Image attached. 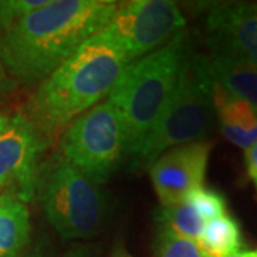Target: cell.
<instances>
[{
	"label": "cell",
	"instance_id": "obj_23",
	"mask_svg": "<svg viewBox=\"0 0 257 257\" xmlns=\"http://www.w3.org/2000/svg\"><path fill=\"white\" fill-rule=\"evenodd\" d=\"M10 123V117H8L6 114H3V113H0V133L2 132H5V128L9 126Z\"/></svg>",
	"mask_w": 257,
	"mask_h": 257
},
{
	"label": "cell",
	"instance_id": "obj_24",
	"mask_svg": "<svg viewBox=\"0 0 257 257\" xmlns=\"http://www.w3.org/2000/svg\"><path fill=\"white\" fill-rule=\"evenodd\" d=\"M227 257H251V251L240 250V251H236V253H233V254H230Z\"/></svg>",
	"mask_w": 257,
	"mask_h": 257
},
{
	"label": "cell",
	"instance_id": "obj_7",
	"mask_svg": "<svg viewBox=\"0 0 257 257\" xmlns=\"http://www.w3.org/2000/svg\"><path fill=\"white\" fill-rule=\"evenodd\" d=\"M184 26L186 19L175 2L135 0L119 6L104 30L132 63L165 46Z\"/></svg>",
	"mask_w": 257,
	"mask_h": 257
},
{
	"label": "cell",
	"instance_id": "obj_1",
	"mask_svg": "<svg viewBox=\"0 0 257 257\" xmlns=\"http://www.w3.org/2000/svg\"><path fill=\"white\" fill-rule=\"evenodd\" d=\"M119 8L113 0H49L0 35V63L25 84H39L90 37Z\"/></svg>",
	"mask_w": 257,
	"mask_h": 257
},
{
	"label": "cell",
	"instance_id": "obj_3",
	"mask_svg": "<svg viewBox=\"0 0 257 257\" xmlns=\"http://www.w3.org/2000/svg\"><path fill=\"white\" fill-rule=\"evenodd\" d=\"M187 47L182 30L165 46L128 63L109 93L124 138V156L135 162L165 110L175 89Z\"/></svg>",
	"mask_w": 257,
	"mask_h": 257
},
{
	"label": "cell",
	"instance_id": "obj_12",
	"mask_svg": "<svg viewBox=\"0 0 257 257\" xmlns=\"http://www.w3.org/2000/svg\"><path fill=\"white\" fill-rule=\"evenodd\" d=\"M207 63L213 80L226 92L248 103L257 111V66L236 57L210 53Z\"/></svg>",
	"mask_w": 257,
	"mask_h": 257
},
{
	"label": "cell",
	"instance_id": "obj_18",
	"mask_svg": "<svg viewBox=\"0 0 257 257\" xmlns=\"http://www.w3.org/2000/svg\"><path fill=\"white\" fill-rule=\"evenodd\" d=\"M49 0H3L0 2V30H6L29 13L46 6Z\"/></svg>",
	"mask_w": 257,
	"mask_h": 257
},
{
	"label": "cell",
	"instance_id": "obj_9",
	"mask_svg": "<svg viewBox=\"0 0 257 257\" xmlns=\"http://www.w3.org/2000/svg\"><path fill=\"white\" fill-rule=\"evenodd\" d=\"M210 152V142H194L166 150L149 166L160 206L180 202L194 187L203 186Z\"/></svg>",
	"mask_w": 257,
	"mask_h": 257
},
{
	"label": "cell",
	"instance_id": "obj_8",
	"mask_svg": "<svg viewBox=\"0 0 257 257\" xmlns=\"http://www.w3.org/2000/svg\"><path fill=\"white\" fill-rule=\"evenodd\" d=\"M47 143L28 116L12 117L0 133V190L15 193L25 203L32 202L36 196L39 159Z\"/></svg>",
	"mask_w": 257,
	"mask_h": 257
},
{
	"label": "cell",
	"instance_id": "obj_28",
	"mask_svg": "<svg viewBox=\"0 0 257 257\" xmlns=\"http://www.w3.org/2000/svg\"><path fill=\"white\" fill-rule=\"evenodd\" d=\"M254 5H256V8H257V2H256V3H254Z\"/></svg>",
	"mask_w": 257,
	"mask_h": 257
},
{
	"label": "cell",
	"instance_id": "obj_20",
	"mask_svg": "<svg viewBox=\"0 0 257 257\" xmlns=\"http://www.w3.org/2000/svg\"><path fill=\"white\" fill-rule=\"evenodd\" d=\"M246 166H247L248 176L253 179L257 176V140L251 146L246 149V155H244Z\"/></svg>",
	"mask_w": 257,
	"mask_h": 257
},
{
	"label": "cell",
	"instance_id": "obj_25",
	"mask_svg": "<svg viewBox=\"0 0 257 257\" xmlns=\"http://www.w3.org/2000/svg\"><path fill=\"white\" fill-rule=\"evenodd\" d=\"M3 74H5V70H3V66L0 63V82H2V79H3Z\"/></svg>",
	"mask_w": 257,
	"mask_h": 257
},
{
	"label": "cell",
	"instance_id": "obj_6",
	"mask_svg": "<svg viewBox=\"0 0 257 257\" xmlns=\"http://www.w3.org/2000/svg\"><path fill=\"white\" fill-rule=\"evenodd\" d=\"M60 153L94 183H106L124 157L120 119L110 101H100L64 128Z\"/></svg>",
	"mask_w": 257,
	"mask_h": 257
},
{
	"label": "cell",
	"instance_id": "obj_14",
	"mask_svg": "<svg viewBox=\"0 0 257 257\" xmlns=\"http://www.w3.org/2000/svg\"><path fill=\"white\" fill-rule=\"evenodd\" d=\"M207 257H227L241 250V230L239 221L229 214L204 224L200 239L196 241Z\"/></svg>",
	"mask_w": 257,
	"mask_h": 257
},
{
	"label": "cell",
	"instance_id": "obj_2",
	"mask_svg": "<svg viewBox=\"0 0 257 257\" xmlns=\"http://www.w3.org/2000/svg\"><path fill=\"white\" fill-rule=\"evenodd\" d=\"M127 64L119 43L103 29L39 83L29 101L28 117L49 140L99 104Z\"/></svg>",
	"mask_w": 257,
	"mask_h": 257
},
{
	"label": "cell",
	"instance_id": "obj_27",
	"mask_svg": "<svg viewBox=\"0 0 257 257\" xmlns=\"http://www.w3.org/2000/svg\"><path fill=\"white\" fill-rule=\"evenodd\" d=\"M253 182H254V184H256V189H257V176L256 177H253Z\"/></svg>",
	"mask_w": 257,
	"mask_h": 257
},
{
	"label": "cell",
	"instance_id": "obj_5",
	"mask_svg": "<svg viewBox=\"0 0 257 257\" xmlns=\"http://www.w3.org/2000/svg\"><path fill=\"white\" fill-rule=\"evenodd\" d=\"M214 80L207 56L186 47L175 89L135 166H150L166 150L202 142L214 116Z\"/></svg>",
	"mask_w": 257,
	"mask_h": 257
},
{
	"label": "cell",
	"instance_id": "obj_17",
	"mask_svg": "<svg viewBox=\"0 0 257 257\" xmlns=\"http://www.w3.org/2000/svg\"><path fill=\"white\" fill-rule=\"evenodd\" d=\"M183 200L202 216L203 220H213L221 214H226V199L223 194L204 186L194 187L184 196Z\"/></svg>",
	"mask_w": 257,
	"mask_h": 257
},
{
	"label": "cell",
	"instance_id": "obj_19",
	"mask_svg": "<svg viewBox=\"0 0 257 257\" xmlns=\"http://www.w3.org/2000/svg\"><path fill=\"white\" fill-rule=\"evenodd\" d=\"M63 257H100V253L92 244L74 243L67 248V251L64 253Z\"/></svg>",
	"mask_w": 257,
	"mask_h": 257
},
{
	"label": "cell",
	"instance_id": "obj_4",
	"mask_svg": "<svg viewBox=\"0 0 257 257\" xmlns=\"http://www.w3.org/2000/svg\"><path fill=\"white\" fill-rule=\"evenodd\" d=\"M47 221L63 240H87L104 229L110 197L59 152L39 167L37 189Z\"/></svg>",
	"mask_w": 257,
	"mask_h": 257
},
{
	"label": "cell",
	"instance_id": "obj_26",
	"mask_svg": "<svg viewBox=\"0 0 257 257\" xmlns=\"http://www.w3.org/2000/svg\"><path fill=\"white\" fill-rule=\"evenodd\" d=\"M251 257H257V250H253V251H251Z\"/></svg>",
	"mask_w": 257,
	"mask_h": 257
},
{
	"label": "cell",
	"instance_id": "obj_22",
	"mask_svg": "<svg viewBox=\"0 0 257 257\" xmlns=\"http://www.w3.org/2000/svg\"><path fill=\"white\" fill-rule=\"evenodd\" d=\"M110 257H133L130 253H128V250L124 247V244H123V241H120L117 240L116 243H114V246L111 248V253Z\"/></svg>",
	"mask_w": 257,
	"mask_h": 257
},
{
	"label": "cell",
	"instance_id": "obj_15",
	"mask_svg": "<svg viewBox=\"0 0 257 257\" xmlns=\"http://www.w3.org/2000/svg\"><path fill=\"white\" fill-rule=\"evenodd\" d=\"M157 220L160 226L169 229L172 233L193 241L200 239L204 229L203 217L186 200L160 206L157 210Z\"/></svg>",
	"mask_w": 257,
	"mask_h": 257
},
{
	"label": "cell",
	"instance_id": "obj_13",
	"mask_svg": "<svg viewBox=\"0 0 257 257\" xmlns=\"http://www.w3.org/2000/svg\"><path fill=\"white\" fill-rule=\"evenodd\" d=\"M30 213L15 193H0V257H22L30 241Z\"/></svg>",
	"mask_w": 257,
	"mask_h": 257
},
{
	"label": "cell",
	"instance_id": "obj_10",
	"mask_svg": "<svg viewBox=\"0 0 257 257\" xmlns=\"http://www.w3.org/2000/svg\"><path fill=\"white\" fill-rule=\"evenodd\" d=\"M210 53H220L257 66V8L254 3H220L204 22Z\"/></svg>",
	"mask_w": 257,
	"mask_h": 257
},
{
	"label": "cell",
	"instance_id": "obj_21",
	"mask_svg": "<svg viewBox=\"0 0 257 257\" xmlns=\"http://www.w3.org/2000/svg\"><path fill=\"white\" fill-rule=\"evenodd\" d=\"M22 257H53L52 256V250L50 244L46 241H37L33 247L29 250L25 256Z\"/></svg>",
	"mask_w": 257,
	"mask_h": 257
},
{
	"label": "cell",
	"instance_id": "obj_11",
	"mask_svg": "<svg viewBox=\"0 0 257 257\" xmlns=\"http://www.w3.org/2000/svg\"><path fill=\"white\" fill-rule=\"evenodd\" d=\"M213 101L223 136L236 146L248 149L257 140V111L244 100L229 94L216 82Z\"/></svg>",
	"mask_w": 257,
	"mask_h": 257
},
{
	"label": "cell",
	"instance_id": "obj_16",
	"mask_svg": "<svg viewBox=\"0 0 257 257\" xmlns=\"http://www.w3.org/2000/svg\"><path fill=\"white\" fill-rule=\"evenodd\" d=\"M156 257H207L196 241L180 237L160 226L155 243Z\"/></svg>",
	"mask_w": 257,
	"mask_h": 257
}]
</instances>
